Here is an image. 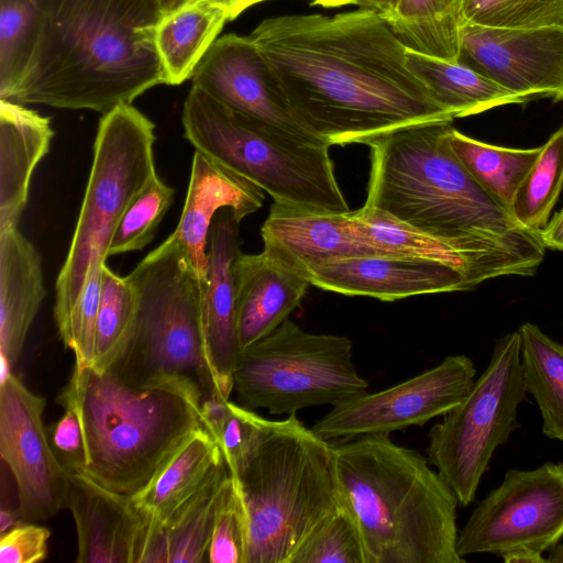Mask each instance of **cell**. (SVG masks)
Wrapping results in <instances>:
<instances>
[{"label":"cell","instance_id":"4","mask_svg":"<svg viewBox=\"0 0 563 563\" xmlns=\"http://www.w3.org/2000/svg\"><path fill=\"white\" fill-rule=\"evenodd\" d=\"M341 500L353 514L366 563H464L457 498L419 452L389 434L333 445Z\"/></svg>","mask_w":563,"mask_h":563},{"label":"cell","instance_id":"41","mask_svg":"<svg viewBox=\"0 0 563 563\" xmlns=\"http://www.w3.org/2000/svg\"><path fill=\"white\" fill-rule=\"evenodd\" d=\"M107 260L95 258L80 297L71 311L64 345L75 355V366H91L95 358L97 316L101 295L102 267Z\"/></svg>","mask_w":563,"mask_h":563},{"label":"cell","instance_id":"31","mask_svg":"<svg viewBox=\"0 0 563 563\" xmlns=\"http://www.w3.org/2000/svg\"><path fill=\"white\" fill-rule=\"evenodd\" d=\"M462 7L463 0H400L386 20L408 48L456 62Z\"/></svg>","mask_w":563,"mask_h":563},{"label":"cell","instance_id":"43","mask_svg":"<svg viewBox=\"0 0 563 563\" xmlns=\"http://www.w3.org/2000/svg\"><path fill=\"white\" fill-rule=\"evenodd\" d=\"M65 413L47 427L51 446L67 471L81 472L85 464V445L79 418L74 409L65 407Z\"/></svg>","mask_w":563,"mask_h":563},{"label":"cell","instance_id":"32","mask_svg":"<svg viewBox=\"0 0 563 563\" xmlns=\"http://www.w3.org/2000/svg\"><path fill=\"white\" fill-rule=\"evenodd\" d=\"M448 142L475 180L511 212L516 191L542 145L533 148L498 146L475 140L453 126L448 132Z\"/></svg>","mask_w":563,"mask_h":563},{"label":"cell","instance_id":"37","mask_svg":"<svg viewBox=\"0 0 563 563\" xmlns=\"http://www.w3.org/2000/svg\"><path fill=\"white\" fill-rule=\"evenodd\" d=\"M46 0H0V99L11 92L27 57Z\"/></svg>","mask_w":563,"mask_h":563},{"label":"cell","instance_id":"9","mask_svg":"<svg viewBox=\"0 0 563 563\" xmlns=\"http://www.w3.org/2000/svg\"><path fill=\"white\" fill-rule=\"evenodd\" d=\"M155 141V124L132 103L115 107L99 121L82 205L56 280L54 318L60 340L90 263L108 258V247L122 216L157 174Z\"/></svg>","mask_w":563,"mask_h":563},{"label":"cell","instance_id":"1","mask_svg":"<svg viewBox=\"0 0 563 563\" xmlns=\"http://www.w3.org/2000/svg\"><path fill=\"white\" fill-rule=\"evenodd\" d=\"M249 37L297 120L329 146L454 120L408 68V47L376 11L267 18Z\"/></svg>","mask_w":563,"mask_h":563},{"label":"cell","instance_id":"3","mask_svg":"<svg viewBox=\"0 0 563 563\" xmlns=\"http://www.w3.org/2000/svg\"><path fill=\"white\" fill-rule=\"evenodd\" d=\"M451 121L391 131L367 145L371 154L366 208L424 233L500 249L541 265L539 234L515 219L450 147Z\"/></svg>","mask_w":563,"mask_h":563},{"label":"cell","instance_id":"47","mask_svg":"<svg viewBox=\"0 0 563 563\" xmlns=\"http://www.w3.org/2000/svg\"><path fill=\"white\" fill-rule=\"evenodd\" d=\"M400 0H358L356 5L378 12L385 19L394 13Z\"/></svg>","mask_w":563,"mask_h":563},{"label":"cell","instance_id":"8","mask_svg":"<svg viewBox=\"0 0 563 563\" xmlns=\"http://www.w3.org/2000/svg\"><path fill=\"white\" fill-rule=\"evenodd\" d=\"M181 123L195 151L253 183L274 203L317 212L351 211L334 174L330 146L277 132L196 85L184 101Z\"/></svg>","mask_w":563,"mask_h":563},{"label":"cell","instance_id":"6","mask_svg":"<svg viewBox=\"0 0 563 563\" xmlns=\"http://www.w3.org/2000/svg\"><path fill=\"white\" fill-rule=\"evenodd\" d=\"M233 477L249 520L246 563H290L340 504L333 445L295 413L273 421L255 456Z\"/></svg>","mask_w":563,"mask_h":563},{"label":"cell","instance_id":"28","mask_svg":"<svg viewBox=\"0 0 563 563\" xmlns=\"http://www.w3.org/2000/svg\"><path fill=\"white\" fill-rule=\"evenodd\" d=\"M228 21L223 10L205 0H185L163 14L154 40L165 85H180L191 79Z\"/></svg>","mask_w":563,"mask_h":563},{"label":"cell","instance_id":"30","mask_svg":"<svg viewBox=\"0 0 563 563\" xmlns=\"http://www.w3.org/2000/svg\"><path fill=\"white\" fill-rule=\"evenodd\" d=\"M518 332L523 380L540 409L542 432L563 443V345L531 322Z\"/></svg>","mask_w":563,"mask_h":563},{"label":"cell","instance_id":"27","mask_svg":"<svg viewBox=\"0 0 563 563\" xmlns=\"http://www.w3.org/2000/svg\"><path fill=\"white\" fill-rule=\"evenodd\" d=\"M223 459L217 441L201 427L131 499L146 523H159L203 485Z\"/></svg>","mask_w":563,"mask_h":563},{"label":"cell","instance_id":"50","mask_svg":"<svg viewBox=\"0 0 563 563\" xmlns=\"http://www.w3.org/2000/svg\"><path fill=\"white\" fill-rule=\"evenodd\" d=\"M358 0H313L311 3L324 8H335L346 4H356Z\"/></svg>","mask_w":563,"mask_h":563},{"label":"cell","instance_id":"48","mask_svg":"<svg viewBox=\"0 0 563 563\" xmlns=\"http://www.w3.org/2000/svg\"><path fill=\"white\" fill-rule=\"evenodd\" d=\"M24 521L19 511H12L9 508L1 507L0 510V531H8L20 522Z\"/></svg>","mask_w":563,"mask_h":563},{"label":"cell","instance_id":"21","mask_svg":"<svg viewBox=\"0 0 563 563\" xmlns=\"http://www.w3.org/2000/svg\"><path fill=\"white\" fill-rule=\"evenodd\" d=\"M350 212H317L273 203L261 228L263 251L306 277L309 269L324 263L388 254L358 235Z\"/></svg>","mask_w":563,"mask_h":563},{"label":"cell","instance_id":"39","mask_svg":"<svg viewBox=\"0 0 563 563\" xmlns=\"http://www.w3.org/2000/svg\"><path fill=\"white\" fill-rule=\"evenodd\" d=\"M249 520L238 483L231 473L217 497L207 562L246 563Z\"/></svg>","mask_w":563,"mask_h":563},{"label":"cell","instance_id":"19","mask_svg":"<svg viewBox=\"0 0 563 563\" xmlns=\"http://www.w3.org/2000/svg\"><path fill=\"white\" fill-rule=\"evenodd\" d=\"M230 208L213 218L207 246L208 274L202 290L207 355L222 395L230 398L242 354L236 318L235 263L241 252L239 223Z\"/></svg>","mask_w":563,"mask_h":563},{"label":"cell","instance_id":"11","mask_svg":"<svg viewBox=\"0 0 563 563\" xmlns=\"http://www.w3.org/2000/svg\"><path fill=\"white\" fill-rule=\"evenodd\" d=\"M526 400L517 330L495 342L486 369L428 435L427 459L461 506L475 500L495 450L520 427L518 408Z\"/></svg>","mask_w":563,"mask_h":563},{"label":"cell","instance_id":"44","mask_svg":"<svg viewBox=\"0 0 563 563\" xmlns=\"http://www.w3.org/2000/svg\"><path fill=\"white\" fill-rule=\"evenodd\" d=\"M538 234L544 247L563 251V208L548 221Z\"/></svg>","mask_w":563,"mask_h":563},{"label":"cell","instance_id":"34","mask_svg":"<svg viewBox=\"0 0 563 563\" xmlns=\"http://www.w3.org/2000/svg\"><path fill=\"white\" fill-rule=\"evenodd\" d=\"M563 188V126L542 145L518 187L511 213L523 228L538 233L550 220Z\"/></svg>","mask_w":563,"mask_h":563},{"label":"cell","instance_id":"22","mask_svg":"<svg viewBox=\"0 0 563 563\" xmlns=\"http://www.w3.org/2000/svg\"><path fill=\"white\" fill-rule=\"evenodd\" d=\"M264 191L195 151L187 196L179 222L170 234L186 249L205 285L208 274V236L214 216L230 208L241 221L258 210Z\"/></svg>","mask_w":563,"mask_h":563},{"label":"cell","instance_id":"18","mask_svg":"<svg viewBox=\"0 0 563 563\" xmlns=\"http://www.w3.org/2000/svg\"><path fill=\"white\" fill-rule=\"evenodd\" d=\"M358 235L388 254L440 262L463 272L474 288L503 276H532L539 264L511 252L434 236L413 229L375 209L350 212Z\"/></svg>","mask_w":563,"mask_h":563},{"label":"cell","instance_id":"16","mask_svg":"<svg viewBox=\"0 0 563 563\" xmlns=\"http://www.w3.org/2000/svg\"><path fill=\"white\" fill-rule=\"evenodd\" d=\"M191 80L229 108L277 132L308 144L327 145L297 120L276 76L249 35L231 33L217 38Z\"/></svg>","mask_w":563,"mask_h":563},{"label":"cell","instance_id":"17","mask_svg":"<svg viewBox=\"0 0 563 563\" xmlns=\"http://www.w3.org/2000/svg\"><path fill=\"white\" fill-rule=\"evenodd\" d=\"M307 278L312 286L323 290L384 301L474 288L457 268L398 254L364 255L324 263L309 269Z\"/></svg>","mask_w":563,"mask_h":563},{"label":"cell","instance_id":"40","mask_svg":"<svg viewBox=\"0 0 563 563\" xmlns=\"http://www.w3.org/2000/svg\"><path fill=\"white\" fill-rule=\"evenodd\" d=\"M272 423L273 420L229 400L225 415L210 434L221 449L231 475L240 474L252 461Z\"/></svg>","mask_w":563,"mask_h":563},{"label":"cell","instance_id":"10","mask_svg":"<svg viewBox=\"0 0 563 563\" xmlns=\"http://www.w3.org/2000/svg\"><path fill=\"white\" fill-rule=\"evenodd\" d=\"M367 388L353 364L349 338L310 333L289 319L243 349L233 374L240 404L272 415L334 406Z\"/></svg>","mask_w":563,"mask_h":563},{"label":"cell","instance_id":"45","mask_svg":"<svg viewBox=\"0 0 563 563\" xmlns=\"http://www.w3.org/2000/svg\"><path fill=\"white\" fill-rule=\"evenodd\" d=\"M205 1L223 10L228 15L229 21H233L242 12H244L252 5L267 1V0H205Z\"/></svg>","mask_w":563,"mask_h":563},{"label":"cell","instance_id":"23","mask_svg":"<svg viewBox=\"0 0 563 563\" xmlns=\"http://www.w3.org/2000/svg\"><path fill=\"white\" fill-rule=\"evenodd\" d=\"M236 318L243 349L284 323L305 297L309 279L264 251L241 253L235 263Z\"/></svg>","mask_w":563,"mask_h":563},{"label":"cell","instance_id":"36","mask_svg":"<svg viewBox=\"0 0 563 563\" xmlns=\"http://www.w3.org/2000/svg\"><path fill=\"white\" fill-rule=\"evenodd\" d=\"M290 563H366L357 522L341 500L302 542Z\"/></svg>","mask_w":563,"mask_h":563},{"label":"cell","instance_id":"49","mask_svg":"<svg viewBox=\"0 0 563 563\" xmlns=\"http://www.w3.org/2000/svg\"><path fill=\"white\" fill-rule=\"evenodd\" d=\"M548 563H563V543H558L549 549Z\"/></svg>","mask_w":563,"mask_h":563},{"label":"cell","instance_id":"33","mask_svg":"<svg viewBox=\"0 0 563 563\" xmlns=\"http://www.w3.org/2000/svg\"><path fill=\"white\" fill-rule=\"evenodd\" d=\"M137 308V292L128 276L113 273L104 263L97 316L92 367L110 369L123 353L132 332Z\"/></svg>","mask_w":563,"mask_h":563},{"label":"cell","instance_id":"15","mask_svg":"<svg viewBox=\"0 0 563 563\" xmlns=\"http://www.w3.org/2000/svg\"><path fill=\"white\" fill-rule=\"evenodd\" d=\"M456 62L530 101H563V25L497 29L464 23Z\"/></svg>","mask_w":563,"mask_h":563},{"label":"cell","instance_id":"5","mask_svg":"<svg viewBox=\"0 0 563 563\" xmlns=\"http://www.w3.org/2000/svg\"><path fill=\"white\" fill-rule=\"evenodd\" d=\"M58 401L77 413L84 435L82 473L109 490H142L197 429L201 395L167 382L132 386L112 371L74 366Z\"/></svg>","mask_w":563,"mask_h":563},{"label":"cell","instance_id":"29","mask_svg":"<svg viewBox=\"0 0 563 563\" xmlns=\"http://www.w3.org/2000/svg\"><path fill=\"white\" fill-rule=\"evenodd\" d=\"M406 64L454 119L530 101L457 62L408 48Z\"/></svg>","mask_w":563,"mask_h":563},{"label":"cell","instance_id":"26","mask_svg":"<svg viewBox=\"0 0 563 563\" xmlns=\"http://www.w3.org/2000/svg\"><path fill=\"white\" fill-rule=\"evenodd\" d=\"M230 470L223 459L203 485L159 523H145L134 563L207 561L217 497Z\"/></svg>","mask_w":563,"mask_h":563},{"label":"cell","instance_id":"14","mask_svg":"<svg viewBox=\"0 0 563 563\" xmlns=\"http://www.w3.org/2000/svg\"><path fill=\"white\" fill-rule=\"evenodd\" d=\"M45 398L13 372L0 380V455L18 488L24 521H44L65 508L68 471L55 455L44 424Z\"/></svg>","mask_w":563,"mask_h":563},{"label":"cell","instance_id":"35","mask_svg":"<svg viewBox=\"0 0 563 563\" xmlns=\"http://www.w3.org/2000/svg\"><path fill=\"white\" fill-rule=\"evenodd\" d=\"M175 189L156 174L130 203L108 247V257L144 249L170 208Z\"/></svg>","mask_w":563,"mask_h":563},{"label":"cell","instance_id":"38","mask_svg":"<svg viewBox=\"0 0 563 563\" xmlns=\"http://www.w3.org/2000/svg\"><path fill=\"white\" fill-rule=\"evenodd\" d=\"M462 16L463 24L497 29L563 25V0H463Z\"/></svg>","mask_w":563,"mask_h":563},{"label":"cell","instance_id":"12","mask_svg":"<svg viewBox=\"0 0 563 563\" xmlns=\"http://www.w3.org/2000/svg\"><path fill=\"white\" fill-rule=\"evenodd\" d=\"M563 539V463L508 470L457 534L461 556L529 549L543 553Z\"/></svg>","mask_w":563,"mask_h":563},{"label":"cell","instance_id":"42","mask_svg":"<svg viewBox=\"0 0 563 563\" xmlns=\"http://www.w3.org/2000/svg\"><path fill=\"white\" fill-rule=\"evenodd\" d=\"M51 531L31 521H22L1 533L0 563H37L47 556Z\"/></svg>","mask_w":563,"mask_h":563},{"label":"cell","instance_id":"51","mask_svg":"<svg viewBox=\"0 0 563 563\" xmlns=\"http://www.w3.org/2000/svg\"><path fill=\"white\" fill-rule=\"evenodd\" d=\"M310 1L312 2L313 0H310Z\"/></svg>","mask_w":563,"mask_h":563},{"label":"cell","instance_id":"13","mask_svg":"<svg viewBox=\"0 0 563 563\" xmlns=\"http://www.w3.org/2000/svg\"><path fill=\"white\" fill-rule=\"evenodd\" d=\"M475 375L468 356L450 355L402 383L376 393L365 391L332 406L311 429L329 441L389 434L423 426L456 406L470 390Z\"/></svg>","mask_w":563,"mask_h":563},{"label":"cell","instance_id":"24","mask_svg":"<svg viewBox=\"0 0 563 563\" xmlns=\"http://www.w3.org/2000/svg\"><path fill=\"white\" fill-rule=\"evenodd\" d=\"M44 297L38 252L18 227L0 230V378L18 363Z\"/></svg>","mask_w":563,"mask_h":563},{"label":"cell","instance_id":"25","mask_svg":"<svg viewBox=\"0 0 563 563\" xmlns=\"http://www.w3.org/2000/svg\"><path fill=\"white\" fill-rule=\"evenodd\" d=\"M53 135L48 117L0 99V230L18 227L32 175L48 153Z\"/></svg>","mask_w":563,"mask_h":563},{"label":"cell","instance_id":"7","mask_svg":"<svg viewBox=\"0 0 563 563\" xmlns=\"http://www.w3.org/2000/svg\"><path fill=\"white\" fill-rule=\"evenodd\" d=\"M129 277L137 292L136 314L110 371L132 386L180 382L195 387L202 400L225 398L206 350L203 284L183 244L170 235Z\"/></svg>","mask_w":563,"mask_h":563},{"label":"cell","instance_id":"20","mask_svg":"<svg viewBox=\"0 0 563 563\" xmlns=\"http://www.w3.org/2000/svg\"><path fill=\"white\" fill-rule=\"evenodd\" d=\"M65 508L76 526L77 563H134L146 519L130 496L68 471Z\"/></svg>","mask_w":563,"mask_h":563},{"label":"cell","instance_id":"2","mask_svg":"<svg viewBox=\"0 0 563 563\" xmlns=\"http://www.w3.org/2000/svg\"><path fill=\"white\" fill-rule=\"evenodd\" d=\"M185 0H46L5 100L102 114L165 84L155 46L163 14Z\"/></svg>","mask_w":563,"mask_h":563},{"label":"cell","instance_id":"46","mask_svg":"<svg viewBox=\"0 0 563 563\" xmlns=\"http://www.w3.org/2000/svg\"><path fill=\"white\" fill-rule=\"evenodd\" d=\"M505 563H548L541 552L529 549H516L500 555Z\"/></svg>","mask_w":563,"mask_h":563}]
</instances>
